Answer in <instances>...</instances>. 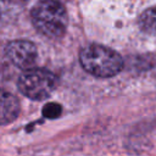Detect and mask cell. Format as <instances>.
<instances>
[{
	"mask_svg": "<svg viewBox=\"0 0 156 156\" xmlns=\"http://www.w3.org/2000/svg\"><path fill=\"white\" fill-rule=\"evenodd\" d=\"M57 85L56 76L44 68H30L18 78L20 91L32 100H44L52 94Z\"/></svg>",
	"mask_w": 156,
	"mask_h": 156,
	"instance_id": "3",
	"label": "cell"
},
{
	"mask_svg": "<svg viewBox=\"0 0 156 156\" xmlns=\"http://www.w3.org/2000/svg\"><path fill=\"white\" fill-rule=\"evenodd\" d=\"M79 62L88 73L99 78L113 77L123 68L121 55L100 44L84 46L79 52Z\"/></svg>",
	"mask_w": 156,
	"mask_h": 156,
	"instance_id": "1",
	"label": "cell"
},
{
	"mask_svg": "<svg viewBox=\"0 0 156 156\" xmlns=\"http://www.w3.org/2000/svg\"><path fill=\"white\" fill-rule=\"evenodd\" d=\"M62 112V107L61 105L56 104V102H49L44 106L43 108V115L46 117V118H57Z\"/></svg>",
	"mask_w": 156,
	"mask_h": 156,
	"instance_id": "7",
	"label": "cell"
},
{
	"mask_svg": "<svg viewBox=\"0 0 156 156\" xmlns=\"http://www.w3.org/2000/svg\"><path fill=\"white\" fill-rule=\"evenodd\" d=\"M20 113V102L17 98L0 89V126L9 124L13 122Z\"/></svg>",
	"mask_w": 156,
	"mask_h": 156,
	"instance_id": "5",
	"label": "cell"
},
{
	"mask_svg": "<svg viewBox=\"0 0 156 156\" xmlns=\"http://www.w3.org/2000/svg\"><path fill=\"white\" fill-rule=\"evenodd\" d=\"M33 26L43 35L57 39L61 38L67 28L68 15L61 2L45 0L35 4L30 11Z\"/></svg>",
	"mask_w": 156,
	"mask_h": 156,
	"instance_id": "2",
	"label": "cell"
},
{
	"mask_svg": "<svg viewBox=\"0 0 156 156\" xmlns=\"http://www.w3.org/2000/svg\"><path fill=\"white\" fill-rule=\"evenodd\" d=\"M140 28L151 35H156V7L145 10L139 17Z\"/></svg>",
	"mask_w": 156,
	"mask_h": 156,
	"instance_id": "6",
	"label": "cell"
},
{
	"mask_svg": "<svg viewBox=\"0 0 156 156\" xmlns=\"http://www.w3.org/2000/svg\"><path fill=\"white\" fill-rule=\"evenodd\" d=\"M5 54L15 66L24 71L30 69L38 57L37 46L28 40L10 41L5 48Z\"/></svg>",
	"mask_w": 156,
	"mask_h": 156,
	"instance_id": "4",
	"label": "cell"
}]
</instances>
